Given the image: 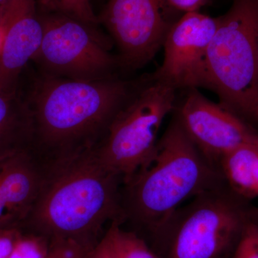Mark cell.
Masks as SVG:
<instances>
[{
	"instance_id": "1",
	"label": "cell",
	"mask_w": 258,
	"mask_h": 258,
	"mask_svg": "<svg viewBox=\"0 0 258 258\" xmlns=\"http://www.w3.org/2000/svg\"><path fill=\"white\" fill-rule=\"evenodd\" d=\"M122 184L101 164L95 148L46 161L41 189L23 225L52 240L93 248L106 223H123Z\"/></svg>"
},
{
	"instance_id": "2",
	"label": "cell",
	"mask_w": 258,
	"mask_h": 258,
	"mask_svg": "<svg viewBox=\"0 0 258 258\" xmlns=\"http://www.w3.org/2000/svg\"><path fill=\"white\" fill-rule=\"evenodd\" d=\"M136 87L115 76L86 81L40 74L25 97L32 149L49 161L96 147Z\"/></svg>"
},
{
	"instance_id": "3",
	"label": "cell",
	"mask_w": 258,
	"mask_h": 258,
	"mask_svg": "<svg viewBox=\"0 0 258 258\" xmlns=\"http://www.w3.org/2000/svg\"><path fill=\"white\" fill-rule=\"evenodd\" d=\"M225 184L219 168L199 150L175 116L152 160L122 184L123 225L148 235L189 199Z\"/></svg>"
},
{
	"instance_id": "4",
	"label": "cell",
	"mask_w": 258,
	"mask_h": 258,
	"mask_svg": "<svg viewBox=\"0 0 258 258\" xmlns=\"http://www.w3.org/2000/svg\"><path fill=\"white\" fill-rule=\"evenodd\" d=\"M256 212L222 185L178 208L149 235L151 247L161 258H232Z\"/></svg>"
},
{
	"instance_id": "5",
	"label": "cell",
	"mask_w": 258,
	"mask_h": 258,
	"mask_svg": "<svg viewBox=\"0 0 258 258\" xmlns=\"http://www.w3.org/2000/svg\"><path fill=\"white\" fill-rule=\"evenodd\" d=\"M201 87L244 120L258 107V0H233L209 45Z\"/></svg>"
},
{
	"instance_id": "6",
	"label": "cell",
	"mask_w": 258,
	"mask_h": 258,
	"mask_svg": "<svg viewBox=\"0 0 258 258\" xmlns=\"http://www.w3.org/2000/svg\"><path fill=\"white\" fill-rule=\"evenodd\" d=\"M176 91L152 77L137 86L95 147L101 164L123 183L152 160L163 121L175 109Z\"/></svg>"
},
{
	"instance_id": "7",
	"label": "cell",
	"mask_w": 258,
	"mask_h": 258,
	"mask_svg": "<svg viewBox=\"0 0 258 258\" xmlns=\"http://www.w3.org/2000/svg\"><path fill=\"white\" fill-rule=\"evenodd\" d=\"M40 18L43 37L32 61L42 75L86 81L114 76L119 59L110 53L94 27L57 13Z\"/></svg>"
},
{
	"instance_id": "8",
	"label": "cell",
	"mask_w": 258,
	"mask_h": 258,
	"mask_svg": "<svg viewBox=\"0 0 258 258\" xmlns=\"http://www.w3.org/2000/svg\"><path fill=\"white\" fill-rule=\"evenodd\" d=\"M161 0H109L102 21L119 50L120 66L139 69L157 53L170 29Z\"/></svg>"
},
{
	"instance_id": "9",
	"label": "cell",
	"mask_w": 258,
	"mask_h": 258,
	"mask_svg": "<svg viewBox=\"0 0 258 258\" xmlns=\"http://www.w3.org/2000/svg\"><path fill=\"white\" fill-rule=\"evenodd\" d=\"M187 90L174 116L199 150L217 167L227 153L258 137L257 131L240 115L210 101L198 88Z\"/></svg>"
},
{
	"instance_id": "10",
	"label": "cell",
	"mask_w": 258,
	"mask_h": 258,
	"mask_svg": "<svg viewBox=\"0 0 258 258\" xmlns=\"http://www.w3.org/2000/svg\"><path fill=\"white\" fill-rule=\"evenodd\" d=\"M220 22L199 12L171 25L163 44L164 60L152 77L176 90L201 87L205 56Z\"/></svg>"
},
{
	"instance_id": "11",
	"label": "cell",
	"mask_w": 258,
	"mask_h": 258,
	"mask_svg": "<svg viewBox=\"0 0 258 258\" xmlns=\"http://www.w3.org/2000/svg\"><path fill=\"white\" fill-rule=\"evenodd\" d=\"M43 32L36 0H8L0 7V91L18 92L20 75L36 55Z\"/></svg>"
},
{
	"instance_id": "12",
	"label": "cell",
	"mask_w": 258,
	"mask_h": 258,
	"mask_svg": "<svg viewBox=\"0 0 258 258\" xmlns=\"http://www.w3.org/2000/svg\"><path fill=\"white\" fill-rule=\"evenodd\" d=\"M46 162L30 149L0 159V229L22 225L41 189Z\"/></svg>"
},
{
	"instance_id": "13",
	"label": "cell",
	"mask_w": 258,
	"mask_h": 258,
	"mask_svg": "<svg viewBox=\"0 0 258 258\" xmlns=\"http://www.w3.org/2000/svg\"><path fill=\"white\" fill-rule=\"evenodd\" d=\"M32 138L31 113L25 97L0 91V159L32 148Z\"/></svg>"
},
{
	"instance_id": "14",
	"label": "cell",
	"mask_w": 258,
	"mask_h": 258,
	"mask_svg": "<svg viewBox=\"0 0 258 258\" xmlns=\"http://www.w3.org/2000/svg\"><path fill=\"white\" fill-rule=\"evenodd\" d=\"M219 170L226 186L249 202L258 198V137L232 149L220 159Z\"/></svg>"
},
{
	"instance_id": "15",
	"label": "cell",
	"mask_w": 258,
	"mask_h": 258,
	"mask_svg": "<svg viewBox=\"0 0 258 258\" xmlns=\"http://www.w3.org/2000/svg\"><path fill=\"white\" fill-rule=\"evenodd\" d=\"M106 232L120 258H161L147 240L135 231L124 230L117 220Z\"/></svg>"
},
{
	"instance_id": "16",
	"label": "cell",
	"mask_w": 258,
	"mask_h": 258,
	"mask_svg": "<svg viewBox=\"0 0 258 258\" xmlns=\"http://www.w3.org/2000/svg\"><path fill=\"white\" fill-rule=\"evenodd\" d=\"M38 10L43 13L66 15L94 27L98 20L90 0H36Z\"/></svg>"
},
{
	"instance_id": "17",
	"label": "cell",
	"mask_w": 258,
	"mask_h": 258,
	"mask_svg": "<svg viewBox=\"0 0 258 258\" xmlns=\"http://www.w3.org/2000/svg\"><path fill=\"white\" fill-rule=\"evenodd\" d=\"M53 242L47 236L22 225L21 232L10 258H43Z\"/></svg>"
},
{
	"instance_id": "18",
	"label": "cell",
	"mask_w": 258,
	"mask_h": 258,
	"mask_svg": "<svg viewBox=\"0 0 258 258\" xmlns=\"http://www.w3.org/2000/svg\"><path fill=\"white\" fill-rule=\"evenodd\" d=\"M232 258H258V221L252 220L244 227Z\"/></svg>"
},
{
	"instance_id": "19",
	"label": "cell",
	"mask_w": 258,
	"mask_h": 258,
	"mask_svg": "<svg viewBox=\"0 0 258 258\" xmlns=\"http://www.w3.org/2000/svg\"><path fill=\"white\" fill-rule=\"evenodd\" d=\"M93 248L73 240H54L43 258H88Z\"/></svg>"
},
{
	"instance_id": "20",
	"label": "cell",
	"mask_w": 258,
	"mask_h": 258,
	"mask_svg": "<svg viewBox=\"0 0 258 258\" xmlns=\"http://www.w3.org/2000/svg\"><path fill=\"white\" fill-rule=\"evenodd\" d=\"M21 229L22 225L0 229V258H10Z\"/></svg>"
},
{
	"instance_id": "21",
	"label": "cell",
	"mask_w": 258,
	"mask_h": 258,
	"mask_svg": "<svg viewBox=\"0 0 258 258\" xmlns=\"http://www.w3.org/2000/svg\"><path fill=\"white\" fill-rule=\"evenodd\" d=\"M88 258H120L112 244L111 239L105 232L99 242L91 249Z\"/></svg>"
},
{
	"instance_id": "22",
	"label": "cell",
	"mask_w": 258,
	"mask_h": 258,
	"mask_svg": "<svg viewBox=\"0 0 258 258\" xmlns=\"http://www.w3.org/2000/svg\"><path fill=\"white\" fill-rule=\"evenodd\" d=\"M166 8L178 10L182 13H187L191 12H199L200 8L205 6L209 0H161Z\"/></svg>"
},
{
	"instance_id": "23",
	"label": "cell",
	"mask_w": 258,
	"mask_h": 258,
	"mask_svg": "<svg viewBox=\"0 0 258 258\" xmlns=\"http://www.w3.org/2000/svg\"><path fill=\"white\" fill-rule=\"evenodd\" d=\"M253 121L256 122V123H258V107L257 109H256L255 112H254V114L253 116Z\"/></svg>"
},
{
	"instance_id": "24",
	"label": "cell",
	"mask_w": 258,
	"mask_h": 258,
	"mask_svg": "<svg viewBox=\"0 0 258 258\" xmlns=\"http://www.w3.org/2000/svg\"><path fill=\"white\" fill-rule=\"evenodd\" d=\"M8 0H0V7L3 6V5L8 2Z\"/></svg>"
},
{
	"instance_id": "25",
	"label": "cell",
	"mask_w": 258,
	"mask_h": 258,
	"mask_svg": "<svg viewBox=\"0 0 258 258\" xmlns=\"http://www.w3.org/2000/svg\"><path fill=\"white\" fill-rule=\"evenodd\" d=\"M257 220H258V208H257Z\"/></svg>"
}]
</instances>
